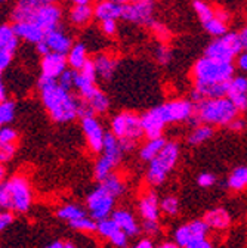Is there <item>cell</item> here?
<instances>
[{"instance_id":"cell-1","label":"cell","mask_w":247,"mask_h":248,"mask_svg":"<svg viewBox=\"0 0 247 248\" xmlns=\"http://www.w3.org/2000/svg\"><path fill=\"white\" fill-rule=\"evenodd\" d=\"M39 90L42 102L55 123L66 124L79 117V109L82 99L71 95V92L63 89L58 84V80H52L40 76Z\"/></svg>"},{"instance_id":"cell-2","label":"cell","mask_w":247,"mask_h":248,"mask_svg":"<svg viewBox=\"0 0 247 248\" xmlns=\"http://www.w3.org/2000/svg\"><path fill=\"white\" fill-rule=\"evenodd\" d=\"M196 105L193 123L209 124V126H230V124L238 118V109L228 98L219 99H203Z\"/></svg>"},{"instance_id":"cell-3","label":"cell","mask_w":247,"mask_h":248,"mask_svg":"<svg viewBox=\"0 0 247 248\" xmlns=\"http://www.w3.org/2000/svg\"><path fill=\"white\" fill-rule=\"evenodd\" d=\"M33 204V192L28 180L15 174L0 186V207L5 211L27 213Z\"/></svg>"},{"instance_id":"cell-4","label":"cell","mask_w":247,"mask_h":248,"mask_svg":"<svg viewBox=\"0 0 247 248\" xmlns=\"http://www.w3.org/2000/svg\"><path fill=\"white\" fill-rule=\"evenodd\" d=\"M111 133L120 140L123 152H129L136 148V142L145 136L141 117L131 111H123L113 117Z\"/></svg>"},{"instance_id":"cell-5","label":"cell","mask_w":247,"mask_h":248,"mask_svg":"<svg viewBox=\"0 0 247 248\" xmlns=\"http://www.w3.org/2000/svg\"><path fill=\"white\" fill-rule=\"evenodd\" d=\"M193 78L194 83H230L234 78V65L203 56L193 67Z\"/></svg>"},{"instance_id":"cell-6","label":"cell","mask_w":247,"mask_h":248,"mask_svg":"<svg viewBox=\"0 0 247 248\" xmlns=\"http://www.w3.org/2000/svg\"><path fill=\"white\" fill-rule=\"evenodd\" d=\"M179 160V145L176 142H167L165 149L154 158L147 170V180L152 186L162 185L169 173L175 169Z\"/></svg>"},{"instance_id":"cell-7","label":"cell","mask_w":247,"mask_h":248,"mask_svg":"<svg viewBox=\"0 0 247 248\" xmlns=\"http://www.w3.org/2000/svg\"><path fill=\"white\" fill-rule=\"evenodd\" d=\"M243 50L244 47L240 39V33H227L225 36L210 42L204 50V56L232 64V61L237 59Z\"/></svg>"},{"instance_id":"cell-8","label":"cell","mask_w":247,"mask_h":248,"mask_svg":"<svg viewBox=\"0 0 247 248\" xmlns=\"http://www.w3.org/2000/svg\"><path fill=\"white\" fill-rule=\"evenodd\" d=\"M121 154H123V149H121L120 140L113 133H107L102 154L95 164V179L99 183L113 174L114 169L118 166L121 160Z\"/></svg>"},{"instance_id":"cell-9","label":"cell","mask_w":247,"mask_h":248,"mask_svg":"<svg viewBox=\"0 0 247 248\" xmlns=\"http://www.w3.org/2000/svg\"><path fill=\"white\" fill-rule=\"evenodd\" d=\"M114 204H115V198L105 188H102L101 185L97 189L92 191L86 200L87 213L95 222L110 219L114 211Z\"/></svg>"},{"instance_id":"cell-10","label":"cell","mask_w":247,"mask_h":248,"mask_svg":"<svg viewBox=\"0 0 247 248\" xmlns=\"http://www.w3.org/2000/svg\"><path fill=\"white\" fill-rule=\"evenodd\" d=\"M159 108L167 124L191 120L196 112V105L190 99H173L163 105H159Z\"/></svg>"},{"instance_id":"cell-11","label":"cell","mask_w":247,"mask_h":248,"mask_svg":"<svg viewBox=\"0 0 247 248\" xmlns=\"http://www.w3.org/2000/svg\"><path fill=\"white\" fill-rule=\"evenodd\" d=\"M156 0H133L123 6L121 18L138 25H149L152 22V12Z\"/></svg>"},{"instance_id":"cell-12","label":"cell","mask_w":247,"mask_h":248,"mask_svg":"<svg viewBox=\"0 0 247 248\" xmlns=\"http://www.w3.org/2000/svg\"><path fill=\"white\" fill-rule=\"evenodd\" d=\"M80 124H82V130H83V135L86 138L89 149L92 152H97V154L101 152L102 154L107 133L104 132V127H102V124L98 121V118L95 115L84 117L80 120Z\"/></svg>"},{"instance_id":"cell-13","label":"cell","mask_w":247,"mask_h":248,"mask_svg":"<svg viewBox=\"0 0 247 248\" xmlns=\"http://www.w3.org/2000/svg\"><path fill=\"white\" fill-rule=\"evenodd\" d=\"M19 37L15 30L9 24H3L0 28V70L5 71L14 59V55L18 49Z\"/></svg>"},{"instance_id":"cell-14","label":"cell","mask_w":247,"mask_h":248,"mask_svg":"<svg viewBox=\"0 0 247 248\" xmlns=\"http://www.w3.org/2000/svg\"><path fill=\"white\" fill-rule=\"evenodd\" d=\"M207 232H209V226L206 225V222L203 219L193 220L187 225L179 226L175 231L173 239L179 248H187L191 242L201 239V238H207Z\"/></svg>"},{"instance_id":"cell-15","label":"cell","mask_w":247,"mask_h":248,"mask_svg":"<svg viewBox=\"0 0 247 248\" xmlns=\"http://www.w3.org/2000/svg\"><path fill=\"white\" fill-rule=\"evenodd\" d=\"M50 3H55V0H18L11 12V19L14 24L32 21L42 8Z\"/></svg>"},{"instance_id":"cell-16","label":"cell","mask_w":247,"mask_h":248,"mask_svg":"<svg viewBox=\"0 0 247 248\" xmlns=\"http://www.w3.org/2000/svg\"><path fill=\"white\" fill-rule=\"evenodd\" d=\"M141 121H142L144 135L147 139L163 138V130L167 123L165 121L159 107H154V108L148 109L147 112H144L141 115Z\"/></svg>"},{"instance_id":"cell-17","label":"cell","mask_w":247,"mask_h":248,"mask_svg":"<svg viewBox=\"0 0 247 248\" xmlns=\"http://www.w3.org/2000/svg\"><path fill=\"white\" fill-rule=\"evenodd\" d=\"M138 211L144 222H159L162 207L157 194L152 191L144 192L138 200Z\"/></svg>"},{"instance_id":"cell-18","label":"cell","mask_w":247,"mask_h":248,"mask_svg":"<svg viewBox=\"0 0 247 248\" xmlns=\"http://www.w3.org/2000/svg\"><path fill=\"white\" fill-rule=\"evenodd\" d=\"M67 67H68V62H67L66 55H59V53L50 52L49 55L42 58V62H40L42 74L40 76L52 78V80H58L61 76L66 73Z\"/></svg>"},{"instance_id":"cell-19","label":"cell","mask_w":247,"mask_h":248,"mask_svg":"<svg viewBox=\"0 0 247 248\" xmlns=\"http://www.w3.org/2000/svg\"><path fill=\"white\" fill-rule=\"evenodd\" d=\"M63 18V11L55 3H50L45 8H42L32 19V22H36L39 27H42L46 33H50L53 30H58V25Z\"/></svg>"},{"instance_id":"cell-20","label":"cell","mask_w":247,"mask_h":248,"mask_svg":"<svg viewBox=\"0 0 247 248\" xmlns=\"http://www.w3.org/2000/svg\"><path fill=\"white\" fill-rule=\"evenodd\" d=\"M227 98L235 105V108L240 112L247 109V77L246 76H237L230 81Z\"/></svg>"},{"instance_id":"cell-21","label":"cell","mask_w":247,"mask_h":248,"mask_svg":"<svg viewBox=\"0 0 247 248\" xmlns=\"http://www.w3.org/2000/svg\"><path fill=\"white\" fill-rule=\"evenodd\" d=\"M111 219L128 236H136L142 231L133 213L126 208H115L111 214Z\"/></svg>"},{"instance_id":"cell-22","label":"cell","mask_w":247,"mask_h":248,"mask_svg":"<svg viewBox=\"0 0 247 248\" xmlns=\"http://www.w3.org/2000/svg\"><path fill=\"white\" fill-rule=\"evenodd\" d=\"M12 27L19 39H22L28 43H34V45H39L40 42H43L48 34L42 27H39L36 22H32V21L15 22Z\"/></svg>"},{"instance_id":"cell-23","label":"cell","mask_w":247,"mask_h":248,"mask_svg":"<svg viewBox=\"0 0 247 248\" xmlns=\"http://www.w3.org/2000/svg\"><path fill=\"white\" fill-rule=\"evenodd\" d=\"M45 42H46V45L49 46L50 52L59 53V55H66V56L70 53V50H71V47H73L71 39H70L67 34H64L59 28L50 31V33H48Z\"/></svg>"},{"instance_id":"cell-24","label":"cell","mask_w":247,"mask_h":248,"mask_svg":"<svg viewBox=\"0 0 247 248\" xmlns=\"http://www.w3.org/2000/svg\"><path fill=\"white\" fill-rule=\"evenodd\" d=\"M92 61H94V65H95V70H97V76L99 78H102L105 81L113 78V76L115 73V68H117L115 58H113L108 53H98Z\"/></svg>"},{"instance_id":"cell-25","label":"cell","mask_w":247,"mask_h":248,"mask_svg":"<svg viewBox=\"0 0 247 248\" xmlns=\"http://www.w3.org/2000/svg\"><path fill=\"white\" fill-rule=\"evenodd\" d=\"M95 18L102 21L108 19H118L123 15V6L113 2V0H99V2L94 6Z\"/></svg>"},{"instance_id":"cell-26","label":"cell","mask_w":247,"mask_h":248,"mask_svg":"<svg viewBox=\"0 0 247 248\" xmlns=\"http://www.w3.org/2000/svg\"><path fill=\"white\" fill-rule=\"evenodd\" d=\"M203 220L206 222L209 229H214V231H224L231 225V217L228 211L224 208H214L207 211L203 217Z\"/></svg>"},{"instance_id":"cell-27","label":"cell","mask_w":247,"mask_h":248,"mask_svg":"<svg viewBox=\"0 0 247 248\" xmlns=\"http://www.w3.org/2000/svg\"><path fill=\"white\" fill-rule=\"evenodd\" d=\"M166 139L165 138H157V139H148L142 148L139 149V157L142 161H147V163H151L154 158L157 157V155L165 149L166 146Z\"/></svg>"},{"instance_id":"cell-28","label":"cell","mask_w":247,"mask_h":248,"mask_svg":"<svg viewBox=\"0 0 247 248\" xmlns=\"http://www.w3.org/2000/svg\"><path fill=\"white\" fill-rule=\"evenodd\" d=\"M89 61L87 58V50H86V46L83 43H76L73 45L70 53L67 55V62H68V67L74 71H79L82 70L86 62Z\"/></svg>"},{"instance_id":"cell-29","label":"cell","mask_w":247,"mask_h":248,"mask_svg":"<svg viewBox=\"0 0 247 248\" xmlns=\"http://www.w3.org/2000/svg\"><path fill=\"white\" fill-rule=\"evenodd\" d=\"M86 211L84 208H82L80 205L77 204H64L63 207H59L56 210V217L59 220H64L67 223H71V222H76L79 219H83L86 217Z\"/></svg>"},{"instance_id":"cell-30","label":"cell","mask_w":247,"mask_h":248,"mask_svg":"<svg viewBox=\"0 0 247 248\" xmlns=\"http://www.w3.org/2000/svg\"><path fill=\"white\" fill-rule=\"evenodd\" d=\"M92 16H95V12L94 8L89 5H74L73 9L70 11V21L77 27L89 24Z\"/></svg>"},{"instance_id":"cell-31","label":"cell","mask_w":247,"mask_h":248,"mask_svg":"<svg viewBox=\"0 0 247 248\" xmlns=\"http://www.w3.org/2000/svg\"><path fill=\"white\" fill-rule=\"evenodd\" d=\"M228 188L235 192L247 189V167L246 166H240L231 171V174L228 176Z\"/></svg>"},{"instance_id":"cell-32","label":"cell","mask_w":247,"mask_h":248,"mask_svg":"<svg viewBox=\"0 0 247 248\" xmlns=\"http://www.w3.org/2000/svg\"><path fill=\"white\" fill-rule=\"evenodd\" d=\"M99 185L102 186V188H105L114 198H118L120 195H123V192H125V189H126L125 182H123V179L115 173H113L110 177H107Z\"/></svg>"},{"instance_id":"cell-33","label":"cell","mask_w":247,"mask_h":248,"mask_svg":"<svg viewBox=\"0 0 247 248\" xmlns=\"http://www.w3.org/2000/svg\"><path fill=\"white\" fill-rule=\"evenodd\" d=\"M212 136H213L212 126H209V124H198V126H196L194 130L190 133L188 142L191 145H200V143H204L206 140H209Z\"/></svg>"},{"instance_id":"cell-34","label":"cell","mask_w":247,"mask_h":248,"mask_svg":"<svg viewBox=\"0 0 247 248\" xmlns=\"http://www.w3.org/2000/svg\"><path fill=\"white\" fill-rule=\"evenodd\" d=\"M121 229L117 226V223L111 219H105V220H101L98 222V228H97V233L101 236V238H105L108 241H111Z\"/></svg>"},{"instance_id":"cell-35","label":"cell","mask_w":247,"mask_h":248,"mask_svg":"<svg viewBox=\"0 0 247 248\" xmlns=\"http://www.w3.org/2000/svg\"><path fill=\"white\" fill-rule=\"evenodd\" d=\"M15 118V102L8 99L5 102H0V124L9 126Z\"/></svg>"},{"instance_id":"cell-36","label":"cell","mask_w":247,"mask_h":248,"mask_svg":"<svg viewBox=\"0 0 247 248\" xmlns=\"http://www.w3.org/2000/svg\"><path fill=\"white\" fill-rule=\"evenodd\" d=\"M193 8L197 14L198 19L201 21V24H206L214 18V9L209 3L203 2V0H196V2L193 3Z\"/></svg>"},{"instance_id":"cell-37","label":"cell","mask_w":247,"mask_h":248,"mask_svg":"<svg viewBox=\"0 0 247 248\" xmlns=\"http://www.w3.org/2000/svg\"><path fill=\"white\" fill-rule=\"evenodd\" d=\"M203 27H204V30L207 31L209 34L214 36L216 39H218V37H222V36H225V34L228 33V27H227V24L222 22L221 19H218L216 16H214L213 19H210L209 22L203 24Z\"/></svg>"},{"instance_id":"cell-38","label":"cell","mask_w":247,"mask_h":248,"mask_svg":"<svg viewBox=\"0 0 247 248\" xmlns=\"http://www.w3.org/2000/svg\"><path fill=\"white\" fill-rule=\"evenodd\" d=\"M68 225H70L74 231L84 232V233L97 232V228H98V222H95L90 216H86V217H83V219H79V220L71 222V223H68Z\"/></svg>"},{"instance_id":"cell-39","label":"cell","mask_w":247,"mask_h":248,"mask_svg":"<svg viewBox=\"0 0 247 248\" xmlns=\"http://www.w3.org/2000/svg\"><path fill=\"white\" fill-rule=\"evenodd\" d=\"M160 207L163 214L173 217L179 213V200L173 195H167L160 201Z\"/></svg>"},{"instance_id":"cell-40","label":"cell","mask_w":247,"mask_h":248,"mask_svg":"<svg viewBox=\"0 0 247 248\" xmlns=\"http://www.w3.org/2000/svg\"><path fill=\"white\" fill-rule=\"evenodd\" d=\"M148 27H149V30L152 31V34L156 36L162 43H165V42H167V40L170 39V31H169V28H167L163 22L152 21Z\"/></svg>"},{"instance_id":"cell-41","label":"cell","mask_w":247,"mask_h":248,"mask_svg":"<svg viewBox=\"0 0 247 248\" xmlns=\"http://www.w3.org/2000/svg\"><path fill=\"white\" fill-rule=\"evenodd\" d=\"M18 142V132L11 126H3L0 130V145H9Z\"/></svg>"},{"instance_id":"cell-42","label":"cell","mask_w":247,"mask_h":248,"mask_svg":"<svg viewBox=\"0 0 247 248\" xmlns=\"http://www.w3.org/2000/svg\"><path fill=\"white\" fill-rule=\"evenodd\" d=\"M74 80H76V71L70 68L66 70V73L58 78V84L63 89L71 92V89H74Z\"/></svg>"},{"instance_id":"cell-43","label":"cell","mask_w":247,"mask_h":248,"mask_svg":"<svg viewBox=\"0 0 247 248\" xmlns=\"http://www.w3.org/2000/svg\"><path fill=\"white\" fill-rule=\"evenodd\" d=\"M16 143H9V145H0V161L8 163L12 160V157L16 152Z\"/></svg>"},{"instance_id":"cell-44","label":"cell","mask_w":247,"mask_h":248,"mask_svg":"<svg viewBox=\"0 0 247 248\" xmlns=\"http://www.w3.org/2000/svg\"><path fill=\"white\" fill-rule=\"evenodd\" d=\"M156 58H157V61H159V64L166 65V64H169V61H170V58H172V52H170V49H169L165 43H162V45L157 47V50H156Z\"/></svg>"},{"instance_id":"cell-45","label":"cell","mask_w":247,"mask_h":248,"mask_svg":"<svg viewBox=\"0 0 247 248\" xmlns=\"http://www.w3.org/2000/svg\"><path fill=\"white\" fill-rule=\"evenodd\" d=\"M197 183L201 186V188H212V186L216 183V176L212 173H201L197 179Z\"/></svg>"},{"instance_id":"cell-46","label":"cell","mask_w":247,"mask_h":248,"mask_svg":"<svg viewBox=\"0 0 247 248\" xmlns=\"http://www.w3.org/2000/svg\"><path fill=\"white\" fill-rule=\"evenodd\" d=\"M101 30L105 36H114L117 33V22L115 19H108L101 22Z\"/></svg>"},{"instance_id":"cell-47","label":"cell","mask_w":247,"mask_h":248,"mask_svg":"<svg viewBox=\"0 0 247 248\" xmlns=\"http://www.w3.org/2000/svg\"><path fill=\"white\" fill-rule=\"evenodd\" d=\"M14 222V213L12 211H2L0 214V229L5 231Z\"/></svg>"},{"instance_id":"cell-48","label":"cell","mask_w":247,"mask_h":248,"mask_svg":"<svg viewBox=\"0 0 247 248\" xmlns=\"http://www.w3.org/2000/svg\"><path fill=\"white\" fill-rule=\"evenodd\" d=\"M142 231L147 235H157L160 232V223L159 222H144Z\"/></svg>"},{"instance_id":"cell-49","label":"cell","mask_w":247,"mask_h":248,"mask_svg":"<svg viewBox=\"0 0 247 248\" xmlns=\"http://www.w3.org/2000/svg\"><path fill=\"white\" fill-rule=\"evenodd\" d=\"M235 62H237V68H238L240 71L247 73V50H243V52L238 55V58L235 59Z\"/></svg>"},{"instance_id":"cell-50","label":"cell","mask_w":247,"mask_h":248,"mask_svg":"<svg viewBox=\"0 0 247 248\" xmlns=\"http://www.w3.org/2000/svg\"><path fill=\"white\" fill-rule=\"evenodd\" d=\"M187 248H213V244L207 238H201V239L191 242Z\"/></svg>"},{"instance_id":"cell-51","label":"cell","mask_w":247,"mask_h":248,"mask_svg":"<svg viewBox=\"0 0 247 248\" xmlns=\"http://www.w3.org/2000/svg\"><path fill=\"white\" fill-rule=\"evenodd\" d=\"M45 248H77V247L68 241H55V242L46 245Z\"/></svg>"},{"instance_id":"cell-52","label":"cell","mask_w":247,"mask_h":248,"mask_svg":"<svg viewBox=\"0 0 247 248\" xmlns=\"http://www.w3.org/2000/svg\"><path fill=\"white\" fill-rule=\"evenodd\" d=\"M36 50H37V53H39L42 58L50 53V49H49V46L46 45V42H45V40H43V42H40L39 45H36Z\"/></svg>"},{"instance_id":"cell-53","label":"cell","mask_w":247,"mask_h":248,"mask_svg":"<svg viewBox=\"0 0 247 248\" xmlns=\"http://www.w3.org/2000/svg\"><path fill=\"white\" fill-rule=\"evenodd\" d=\"M244 126H246L244 120L237 118V120H234V121L230 124V129H231V130H234V132H241V130L244 129Z\"/></svg>"},{"instance_id":"cell-54","label":"cell","mask_w":247,"mask_h":248,"mask_svg":"<svg viewBox=\"0 0 247 248\" xmlns=\"http://www.w3.org/2000/svg\"><path fill=\"white\" fill-rule=\"evenodd\" d=\"M132 248H156L154 247V244H152V241L151 239H148V238H144V239H139Z\"/></svg>"},{"instance_id":"cell-55","label":"cell","mask_w":247,"mask_h":248,"mask_svg":"<svg viewBox=\"0 0 247 248\" xmlns=\"http://www.w3.org/2000/svg\"><path fill=\"white\" fill-rule=\"evenodd\" d=\"M214 16L218 18V19H221L222 22H225V24L230 21V14L225 9H216L214 11Z\"/></svg>"},{"instance_id":"cell-56","label":"cell","mask_w":247,"mask_h":248,"mask_svg":"<svg viewBox=\"0 0 247 248\" xmlns=\"http://www.w3.org/2000/svg\"><path fill=\"white\" fill-rule=\"evenodd\" d=\"M240 39H241V43H243L244 50H247V25L240 31Z\"/></svg>"},{"instance_id":"cell-57","label":"cell","mask_w":247,"mask_h":248,"mask_svg":"<svg viewBox=\"0 0 247 248\" xmlns=\"http://www.w3.org/2000/svg\"><path fill=\"white\" fill-rule=\"evenodd\" d=\"M8 101L6 99V87H5V83L2 81L0 83V102H5Z\"/></svg>"},{"instance_id":"cell-58","label":"cell","mask_w":247,"mask_h":248,"mask_svg":"<svg viewBox=\"0 0 247 248\" xmlns=\"http://www.w3.org/2000/svg\"><path fill=\"white\" fill-rule=\"evenodd\" d=\"M156 248H179L175 242H165V244H160L159 247Z\"/></svg>"},{"instance_id":"cell-59","label":"cell","mask_w":247,"mask_h":248,"mask_svg":"<svg viewBox=\"0 0 247 248\" xmlns=\"http://www.w3.org/2000/svg\"><path fill=\"white\" fill-rule=\"evenodd\" d=\"M113 2H115V3H118V5H121V6H125V5H128V3H132L133 0H113Z\"/></svg>"},{"instance_id":"cell-60","label":"cell","mask_w":247,"mask_h":248,"mask_svg":"<svg viewBox=\"0 0 247 248\" xmlns=\"http://www.w3.org/2000/svg\"><path fill=\"white\" fill-rule=\"evenodd\" d=\"M74 5H89V0H70Z\"/></svg>"},{"instance_id":"cell-61","label":"cell","mask_w":247,"mask_h":248,"mask_svg":"<svg viewBox=\"0 0 247 248\" xmlns=\"http://www.w3.org/2000/svg\"><path fill=\"white\" fill-rule=\"evenodd\" d=\"M2 2H6V0H2Z\"/></svg>"}]
</instances>
